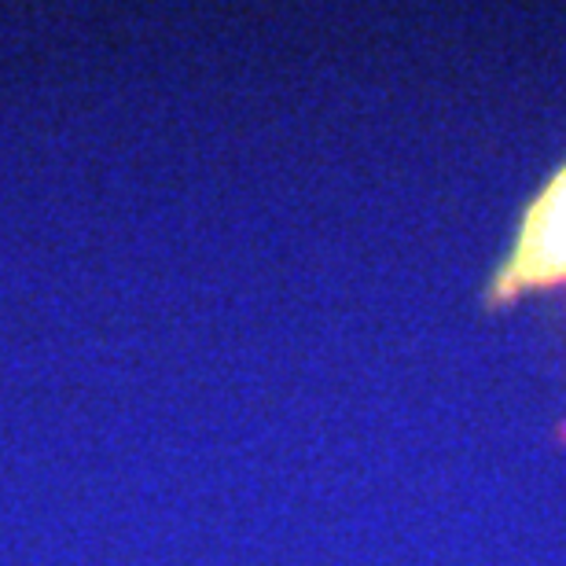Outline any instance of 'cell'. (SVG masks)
<instances>
[{
  "instance_id": "obj_1",
  "label": "cell",
  "mask_w": 566,
  "mask_h": 566,
  "mask_svg": "<svg viewBox=\"0 0 566 566\" xmlns=\"http://www.w3.org/2000/svg\"><path fill=\"white\" fill-rule=\"evenodd\" d=\"M566 283V158L541 185L515 221L507 251L485 276L482 305L507 310L530 294L556 291Z\"/></svg>"
}]
</instances>
